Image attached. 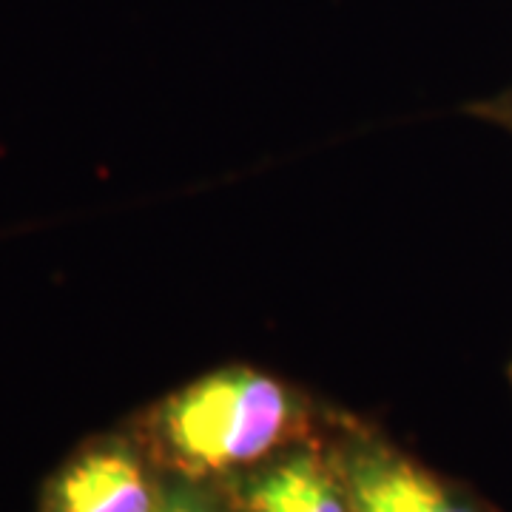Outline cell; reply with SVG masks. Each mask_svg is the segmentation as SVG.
<instances>
[{
  "mask_svg": "<svg viewBox=\"0 0 512 512\" xmlns=\"http://www.w3.org/2000/svg\"><path fill=\"white\" fill-rule=\"evenodd\" d=\"M464 111L470 114V117H476L481 123H487V126L501 128L507 137H512V83L507 89H501V92L490 94V97H481L476 103H470V106H464ZM510 387H512V362H510Z\"/></svg>",
  "mask_w": 512,
  "mask_h": 512,
  "instance_id": "obj_6",
  "label": "cell"
},
{
  "mask_svg": "<svg viewBox=\"0 0 512 512\" xmlns=\"http://www.w3.org/2000/svg\"><path fill=\"white\" fill-rule=\"evenodd\" d=\"M328 456L350 512H490L464 487L365 430L345 433Z\"/></svg>",
  "mask_w": 512,
  "mask_h": 512,
  "instance_id": "obj_2",
  "label": "cell"
},
{
  "mask_svg": "<svg viewBox=\"0 0 512 512\" xmlns=\"http://www.w3.org/2000/svg\"><path fill=\"white\" fill-rule=\"evenodd\" d=\"M160 487L146 461L123 441L80 453L52 484V512H154Z\"/></svg>",
  "mask_w": 512,
  "mask_h": 512,
  "instance_id": "obj_3",
  "label": "cell"
},
{
  "mask_svg": "<svg viewBox=\"0 0 512 512\" xmlns=\"http://www.w3.org/2000/svg\"><path fill=\"white\" fill-rule=\"evenodd\" d=\"M202 481L177 478L174 484L160 487V498L154 504V512H220V504L214 495L200 487Z\"/></svg>",
  "mask_w": 512,
  "mask_h": 512,
  "instance_id": "obj_5",
  "label": "cell"
},
{
  "mask_svg": "<svg viewBox=\"0 0 512 512\" xmlns=\"http://www.w3.org/2000/svg\"><path fill=\"white\" fill-rule=\"evenodd\" d=\"M305 399L259 367L211 370L165 396L146 419L148 444L177 478L254 470L308 430Z\"/></svg>",
  "mask_w": 512,
  "mask_h": 512,
  "instance_id": "obj_1",
  "label": "cell"
},
{
  "mask_svg": "<svg viewBox=\"0 0 512 512\" xmlns=\"http://www.w3.org/2000/svg\"><path fill=\"white\" fill-rule=\"evenodd\" d=\"M239 512H350L328 453L293 447L248 470L237 487Z\"/></svg>",
  "mask_w": 512,
  "mask_h": 512,
  "instance_id": "obj_4",
  "label": "cell"
}]
</instances>
